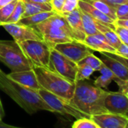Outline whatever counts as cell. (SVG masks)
<instances>
[{"label": "cell", "mask_w": 128, "mask_h": 128, "mask_svg": "<svg viewBox=\"0 0 128 128\" xmlns=\"http://www.w3.org/2000/svg\"><path fill=\"white\" fill-rule=\"evenodd\" d=\"M0 89L30 114H35L38 111H48L54 113V110L44 101L36 90L18 84L9 78L1 69Z\"/></svg>", "instance_id": "6da1fadb"}, {"label": "cell", "mask_w": 128, "mask_h": 128, "mask_svg": "<svg viewBox=\"0 0 128 128\" xmlns=\"http://www.w3.org/2000/svg\"><path fill=\"white\" fill-rule=\"evenodd\" d=\"M107 90L98 88L88 79L76 82V88L71 102L90 118L93 115L107 113L104 102Z\"/></svg>", "instance_id": "7a4b0ae2"}, {"label": "cell", "mask_w": 128, "mask_h": 128, "mask_svg": "<svg viewBox=\"0 0 128 128\" xmlns=\"http://www.w3.org/2000/svg\"><path fill=\"white\" fill-rule=\"evenodd\" d=\"M34 28L39 32L43 40L51 47L64 42H81L78 36L69 25L66 20L56 13L37 24Z\"/></svg>", "instance_id": "3957f363"}, {"label": "cell", "mask_w": 128, "mask_h": 128, "mask_svg": "<svg viewBox=\"0 0 128 128\" xmlns=\"http://www.w3.org/2000/svg\"><path fill=\"white\" fill-rule=\"evenodd\" d=\"M42 88L67 100H71L76 88V82L44 67H33Z\"/></svg>", "instance_id": "277c9868"}, {"label": "cell", "mask_w": 128, "mask_h": 128, "mask_svg": "<svg viewBox=\"0 0 128 128\" xmlns=\"http://www.w3.org/2000/svg\"><path fill=\"white\" fill-rule=\"evenodd\" d=\"M0 62L4 63L11 72L30 70L34 67L20 45L14 40H0Z\"/></svg>", "instance_id": "5b68a950"}, {"label": "cell", "mask_w": 128, "mask_h": 128, "mask_svg": "<svg viewBox=\"0 0 128 128\" xmlns=\"http://www.w3.org/2000/svg\"><path fill=\"white\" fill-rule=\"evenodd\" d=\"M33 66L50 67V56L52 47L44 40H27L19 44Z\"/></svg>", "instance_id": "8992f818"}, {"label": "cell", "mask_w": 128, "mask_h": 128, "mask_svg": "<svg viewBox=\"0 0 128 128\" xmlns=\"http://www.w3.org/2000/svg\"><path fill=\"white\" fill-rule=\"evenodd\" d=\"M37 92L44 101L54 110V113H59L62 115H70L76 119L90 118L88 115L78 109L70 100L53 94L43 88L39 89Z\"/></svg>", "instance_id": "52a82bcc"}, {"label": "cell", "mask_w": 128, "mask_h": 128, "mask_svg": "<svg viewBox=\"0 0 128 128\" xmlns=\"http://www.w3.org/2000/svg\"><path fill=\"white\" fill-rule=\"evenodd\" d=\"M49 70L70 81L76 82L78 70L77 63L66 57L54 48L50 50Z\"/></svg>", "instance_id": "ba28073f"}, {"label": "cell", "mask_w": 128, "mask_h": 128, "mask_svg": "<svg viewBox=\"0 0 128 128\" xmlns=\"http://www.w3.org/2000/svg\"><path fill=\"white\" fill-rule=\"evenodd\" d=\"M52 48L76 63H78L88 55L93 54L92 50L79 42L60 43Z\"/></svg>", "instance_id": "9c48e42d"}, {"label": "cell", "mask_w": 128, "mask_h": 128, "mask_svg": "<svg viewBox=\"0 0 128 128\" xmlns=\"http://www.w3.org/2000/svg\"><path fill=\"white\" fill-rule=\"evenodd\" d=\"M1 26L13 37L14 40L20 44L27 40H38L42 41L43 38L39 32L32 26L17 24H3Z\"/></svg>", "instance_id": "30bf717a"}, {"label": "cell", "mask_w": 128, "mask_h": 128, "mask_svg": "<svg viewBox=\"0 0 128 128\" xmlns=\"http://www.w3.org/2000/svg\"><path fill=\"white\" fill-rule=\"evenodd\" d=\"M104 105L108 113L125 115L128 111V99L119 91H108Z\"/></svg>", "instance_id": "8fae6325"}, {"label": "cell", "mask_w": 128, "mask_h": 128, "mask_svg": "<svg viewBox=\"0 0 128 128\" xmlns=\"http://www.w3.org/2000/svg\"><path fill=\"white\" fill-rule=\"evenodd\" d=\"M90 118L100 128H126L128 123V118L126 115L108 112L93 115Z\"/></svg>", "instance_id": "7c38bea8"}, {"label": "cell", "mask_w": 128, "mask_h": 128, "mask_svg": "<svg viewBox=\"0 0 128 128\" xmlns=\"http://www.w3.org/2000/svg\"><path fill=\"white\" fill-rule=\"evenodd\" d=\"M100 54L101 61L112 71L117 78L128 80V66L115 56V54L100 52Z\"/></svg>", "instance_id": "4fadbf2b"}, {"label": "cell", "mask_w": 128, "mask_h": 128, "mask_svg": "<svg viewBox=\"0 0 128 128\" xmlns=\"http://www.w3.org/2000/svg\"><path fill=\"white\" fill-rule=\"evenodd\" d=\"M82 43L93 51L94 50L98 52H106L112 54L116 53V49L108 43L105 36L100 32L94 35L87 36Z\"/></svg>", "instance_id": "5bb4252c"}, {"label": "cell", "mask_w": 128, "mask_h": 128, "mask_svg": "<svg viewBox=\"0 0 128 128\" xmlns=\"http://www.w3.org/2000/svg\"><path fill=\"white\" fill-rule=\"evenodd\" d=\"M8 77L11 78L12 80L15 81L18 84L34 90H38L41 89V86L37 80L36 73L32 70H26V71H21L18 72H11L8 74Z\"/></svg>", "instance_id": "9a60e30c"}, {"label": "cell", "mask_w": 128, "mask_h": 128, "mask_svg": "<svg viewBox=\"0 0 128 128\" xmlns=\"http://www.w3.org/2000/svg\"><path fill=\"white\" fill-rule=\"evenodd\" d=\"M61 15L64 17V18L66 20L69 25L78 36L80 41L82 43L87 36L84 32L83 24H82V19L80 8L78 7L69 13H62L61 14Z\"/></svg>", "instance_id": "2e32d148"}, {"label": "cell", "mask_w": 128, "mask_h": 128, "mask_svg": "<svg viewBox=\"0 0 128 128\" xmlns=\"http://www.w3.org/2000/svg\"><path fill=\"white\" fill-rule=\"evenodd\" d=\"M78 7L88 14H90L94 19L99 20L102 23H104L108 26H110L114 30V20L106 15L105 14L102 13L100 11H99L97 8L94 7L90 3L83 1V0H79L78 2Z\"/></svg>", "instance_id": "e0dca14e"}, {"label": "cell", "mask_w": 128, "mask_h": 128, "mask_svg": "<svg viewBox=\"0 0 128 128\" xmlns=\"http://www.w3.org/2000/svg\"><path fill=\"white\" fill-rule=\"evenodd\" d=\"M95 24L96 26V29L98 30V31L102 34L105 38L107 39V41L108 42V43L115 49H117L120 44H121V42L119 38V37L118 36L117 33L115 32V31L108 25L102 23L99 20H95Z\"/></svg>", "instance_id": "ac0fdd59"}, {"label": "cell", "mask_w": 128, "mask_h": 128, "mask_svg": "<svg viewBox=\"0 0 128 128\" xmlns=\"http://www.w3.org/2000/svg\"><path fill=\"white\" fill-rule=\"evenodd\" d=\"M101 76H100L94 82V84L98 88H107L108 85L111 84L112 81H114L117 77L112 72L111 70H109L105 64L102 66V67L100 70Z\"/></svg>", "instance_id": "d6986e66"}, {"label": "cell", "mask_w": 128, "mask_h": 128, "mask_svg": "<svg viewBox=\"0 0 128 128\" xmlns=\"http://www.w3.org/2000/svg\"><path fill=\"white\" fill-rule=\"evenodd\" d=\"M25 11L23 14V18H26L41 12H52L53 8L50 3H33V2H24Z\"/></svg>", "instance_id": "ffe728a7"}, {"label": "cell", "mask_w": 128, "mask_h": 128, "mask_svg": "<svg viewBox=\"0 0 128 128\" xmlns=\"http://www.w3.org/2000/svg\"><path fill=\"white\" fill-rule=\"evenodd\" d=\"M54 14H55V12L54 11L47 12H41V13H38V14H33V15L22 18L21 20H19L18 24L34 27L37 24L43 22L44 20L49 18L50 16L54 15Z\"/></svg>", "instance_id": "44dd1931"}, {"label": "cell", "mask_w": 128, "mask_h": 128, "mask_svg": "<svg viewBox=\"0 0 128 128\" xmlns=\"http://www.w3.org/2000/svg\"><path fill=\"white\" fill-rule=\"evenodd\" d=\"M90 5H92L94 7L97 8L99 11H100L102 13L105 14L112 20H115L117 19V15H116V10L115 8L110 6L109 5L100 1V0H83Z\"/></svg>", "instance_id": "7402d4cb"}, {"label": "cell", "mask_w": 128, "mask_h": 128, "mask_svg": "<svg viewBox=\"0 0 128 128\" xmlns=\"http://www.w3.org/2000/svg\"><path fill=\"white\" fill-rule=\"evenodd\" d=\"M81 14L82 19V24L86 36H90V35L100 33V32L96 29L94 19L90 14L82 11V9H81Z\"/></svg>", "instance_id": "603a6c76"}, {"label": "cell", "mask_w": 128, "mask_h": 128, "mask_svg": "<svg viewBox=\"0 0 128 128\" xmlns=\"http://www.w3.org/2000/svg\"><path fill=\"white\" fill-rule=\"evenodd\" d=\"M25 11V5L24 2L21 0H18V2L12 13L11 16L8 18V20L4 24H17L20 20L22 19L23 14Z\"/></svg>", "instance_id": "cb8c5ba5"}, {"label": "cell", "mask_w": 128, "mask_h": 128, "mask_svg": "<svg viewBox=\"0 0 128 128\" xmlns=\"http://www.w3.org/2000/svg\"><path fill=\"white\" fill-rule=\"evenodd\" d=\"M77 64H86V65L94 69V71H100L104 65V63L101 61V60L96 56L95 55H94V54L88 55L86 57L79 61Z\"/></svg>", "instance_id": "d4e9b609"}, {"label": "cell", "mask_w": 128, "mask_h": 128, "mask_svg": "<svg viewBox=\"0 0 128 128\" xmlns=\"http://www.w3.org/2000/svg\"><path fill=\"white\" fill-rule=\"evenodd\" d=\"M77 66H78V70H77L76 82L89 79L90 77L92 76V74L95 72L94 69L86 65V64H77Z\"/></svg>", "instance_id": "484cf974"}, {"label": "cell", "mask_w": 128, "mask_h": 128, "mask_svg": "<svg viewBox=\"0 0 128 128\" xmlns=\"http://www.w3.org/2000/svg\"><path fill=\"white\" fill-rule=\"evenodd\" d=\"M18 2V0H13L6 6L0 8V26H2V24H4L11 16Z\"/></svg>", "instance_id": "4316f807"}, {"label": "cell", "mask_w": 128, "mask_h": 128, "mask_svg": "<svg viewBox=\"0 0 128 128\" xmlns=\"http://www.w3.org/2000/svg\"><path fill=\"white\" fill-rule=\"evenodd\" d=\"M96 126L97 124L90 118H82L73 123L72 128H96Z\"/></svg>", "instance_id": "83f0119b"}, {"label": "cell", "mask_w": 128, "mask_h": 128, "mask_svg": "<svg viewBox=\"0 0 128 128\" xmlns=\"http://www.w3.org/2000/svg\"><path fill=\"white\" fill-rule=\"evenodd\" d=\"M114 31L120 42L128 46V29L120 26H114Z\"/></svg>", "instance_id": "f1b7e54d"}, {"label": "cell", "mask_w": 128, "mask_h": 128, "mask_svg": "<svg viewBox=\"0 0 128 128\" xmlns=\"http://www.w3.org/2000/svg\"><path fill=\"white\" fill-rule=\"evenodd\" d=\"M79 0H65L62 9V13H69L78 7Z\"/></svg>", "instance_id": "f546056e"}, {"label": "cell", "mask_w": 128, "mask_h": 128, "mask_svg": "<svg viewBox=\"0 0 128 128\" xmlns=\"http://www.w3.org/2000/svg\"><path fill=\"white\" fill-rule=\"evenodd\" d=\"M114 82L118 84L119 88V92L124 94L128 99V80H123L116 78Z\"/></svg>", "instance_id": "4dcf8cb0"}, {"label": "cell", "mask_w": 128, "mask_h": 128, "mask_svg": "<svg viewBox=\"0 0 128 128\" xmlns=\"http://www.w3.org/2000/svg\"><path fill=\"white\" fill-rule=\"evenodd\" d=\"M116 10V15L117 18H120L124 17L128 14V2H125L118 6L115 8Z\"/></svg>", "instance_id": "1f68e13d"}, {"label": "cell", "mask_w": 128, "mask_h": 128, "mask_svg": "<svg viewBox=\"0 0 128 128\" xmlns=\"http://www.w3.org/2000/svg\"><path fill=\"white\" fill-rule=\"evenodd\" d=\"M64 2H65V0H51L50 5L52 6L53 11L55 13L60 14L62 13V9L64 5Z\"/></svg>", "instance_id": "d6a6232c"}, {"label": "cell", "mask_w": 128, "mask_h": 128, "mask_svg": "<svg viewBox=\"0 0 128 128\" xmlns=\"http://www.w3.org/2000/svg\"><path fill=\"white\" fill-rule=\"evenodd\" d=\"M115 54L128 59V46L121 43V44L116 49Z\"/></svg>", "instance_id": "836d02e7"}, {"label": "cell", "mask_w": 128, "mask_h": 128, "mask_svg": "<svg viewBox=\"0 0 128 128\" xmlns=\"http://www.w3.org/2000/svg\"><path fill=\"white\" fill-rule=\"evenodd\" d=\"M100 1H102L114 8H116L118 6H119L120 4L128 2V0H100Z\"/></svg>", "instance_id": "e575fe53"}, {"label": "cell", "mask_w": 128, "mask_h": 128, "mask_svg": "<svg viewBox=\"0 0 128 128\" xmlns=\"http://www.w3.org/2000/svg\"><path fill=\"white\" fill-rule=\"evenodd\" d=\"M114 26H120L128 29V19H118L117 18L114 21Z\"/></svg>", "instance_id": "d590c367"}, {"label": "cell", "mask_w": 128, "mask_h": 128, "mask_svg": "<svg viewBox=\"0 0 128 128\" xmlns=\"http://www.w3.org/2000/svg\"><path fill=\"white\" fill-rule=\"evenodd\" d=\"M24 2H33V3H50L51 0H21Z\"/></svg>", "instance_id": "8d00e7d4"}, {"label": "cell", "mask_w": 128, "mask_h": 128, "mask_svg": "<svg viewBox=\"0 0 128 128\" xmlns=\"http://www.w3.org/2000/svg\"><path fill=\"white\" fill-rule=\"evenodd\" d=\"M0 128H24V127H18L15 126H12L10 124H7L2 121H0Z\"/></svg>", "instance_id": "74e56055"}, {"label": "cell", "mask_w": 128, "mask_h": 128, "mask_svg": "<svg viewBox=\"0 0 128 128\" xmlns=\"http://www.w3.org/2000/svg\"><path fill=\"white\" fill-rule=\"evenodd\" d=\"M4 116H5V111H4L3 106H2L1 99H0V121H2Z\"/></svg>", "instance_id": "f35d334b"}, {"label": "cell", "mask_w": 128, "mask_h": 128, "mask_svg": "<svg viewBox=\"0 0 128 128\" xmlns=\"http://www.w3.org/2000/svg\"><path fill=\"white\" fill-rule=\"evenodd\" d=\"M13 0H0V8L6 6L11 2H12Z\"/></svg>", "instance_id": "ab89813d"}, {"label": "cell", "mask_w": 128, "mask_h": 128, "mask_svg": "<svg viewBox=\"0 0 128 128\" xmlns=\"http://www.w3.org/2000/svg\"><path fill=\"white\" fill-rule=\"evenodd\" d=\"M125 115H126V117H127V118H128V111H127V112H126V114H125Z\"/></svg>", "instance_id": "60d3db41"}, {"label": "cell", "mask_w": 128, "mask_h": 128, "mask_svg": "<svg viewBox=\"0 0 128 128\" xmlns=\"http://www.w3.org/2000/svg\"><path fill=\"white\" fill-rule=\"evenodd\" d=\"M126 128H128V123H127V124H126Z\"/></svg>", "instance_id": "b9f144b4"}, {"label": "cell", "mask_w": 128, "mask_h": 128, "mask_svg": "<svg viewBox=\"0 0 128 128\" xmlns=\"http://www.w3.org/2000/svg\"><path fill=\"white\" fill-rule=\"evenodd\" d=\"M96 128H100V126H96Z\"/></svg>", "instance_id": "7bdbcfd3"}]
</instances>
